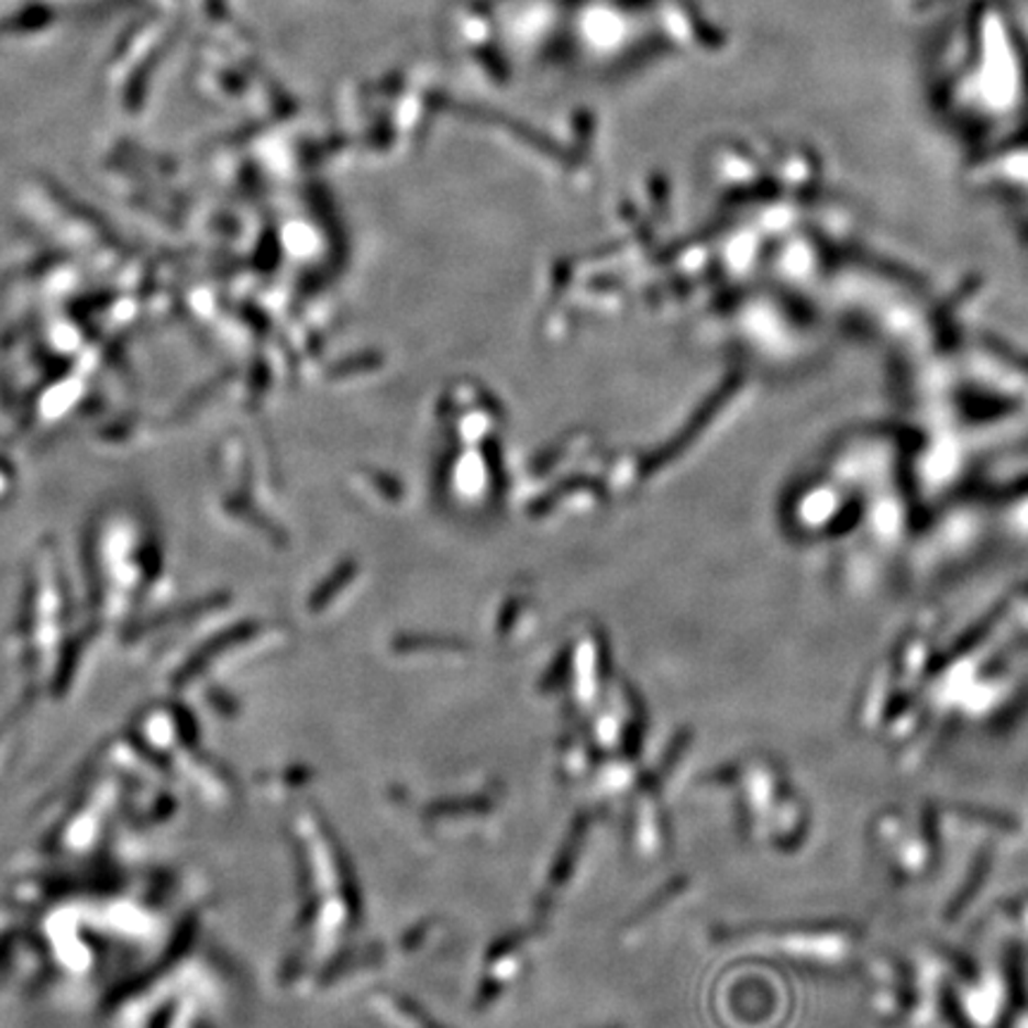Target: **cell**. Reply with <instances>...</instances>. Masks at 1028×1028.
I'll return each mask as SVG.
<instances>
[]
</instances>
